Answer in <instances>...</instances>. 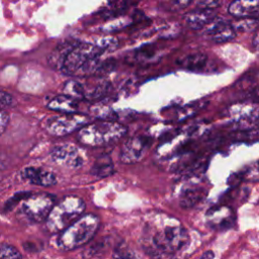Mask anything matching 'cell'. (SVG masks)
I'll return each mask as SVG.
<instances>
[{
	"instance_id": "cell-24",
	"label": "cell",
	"mask_w": 259,
	"mask_h": 259,
	"mask_svg": "<svg viewBox=\"0 0 259 259\" xmlns=\"http://www.w3.org/2000/svg\"><path fill=\"white\" fill-rule=\"evenodd\" d=\"M195 2V5L198 8H203V9H214L217 8L221 0H193Z\"/></svg>"
},
{
	"instance_id": "cell-17",
	"label": "cell",
	"mask_w": 259,
	"mask_h": 259,
	"mask_svg": "<svg viewBox=\"0 0 259 259\" xmlns=\"http://www.w3.org/2000/svg\"><path fill=\"white\" fill-rule=\"evenodd\" d=\"M207 62V56L202 52H195L187 55L181 61V66L187 70L198 72L202 71Z\"/></svg>"
},
{
	"instance_id": "cell-22",
	"label": "cell",
	"mask_w": 259,
	"mask_h": 259,
	"mask_svg": "<svg viewBox=\"0 0 259 259\" xmlns=\"http://www.w3.org/2000/svg\"><path fill=\"white\" fill-rule=\"evenodd\" d=\"M259 25L258 18H242L235 26L234 28L239 31L248 32L254 30Z\"/></svg>"
},
{
	"instance_id": "cell-31",
	"label": "cell",
	"mask_w": 259,
	"mask_h": 259,
	"mask_svg": "<svg viewBox=\"0 0 259 259\" xmlns=\"http://www.w3.org/2000/svg\"><path fill=\"white\" fill-rule=\"evenodd\" d=\"M253 46H254V49L257 53H259V32H257L254 36V39H253Z\"/></svg>"
},
{
	"instance_id": "cell-19",
	"label": "cell",
	"mask_w": 259,
	"mask_h": 259,
	"mask_svg": "<svg viewBox=\"0 0 259 259\" xmlns=\"http://www.w3.org/2000/svg\"><path fill=\"white\" fill-rule=\"evenodd\" d=\"M235 180L237 182H239L241 180H247V181H257V180H259V162H256L253 165H251L249 167H246L244 170H242L239 173L233 174L230 177L229 181L234 182Z\"/></svg>"
},
{
	"instance_id": "cell-13",
	"label": "cell",
	"mask_w": 259,
	"mask_h": 259,
	"mask_svg": "<svg viewBox=\"0 0 259 259\" xmlns=\"http://www.w3.org/2000/svg\"><path fill=\"white\" fill-rule=\"evenodd\" d=\"M215 19L214 9L197 8L189 12L185 17L186 24L192 29H201Z\"/></svg>"
},
{
	"instance_id": "cell-20",
	"label": "cell",
	"mask_w": 259,
	"mask_h": 259,
	"mask_svg": "<svg viewBox=\"0 0 259 259\" xmlns=\"http://www.w3.org/2000/svg\"><path fill=\"white\" fill-rule=\"evenodd\" d=\"M64 92L66 95L71 96L75 99L78 98H84V88L83 84H81L78 81L71 80L67 82L64 86Z\"/></svg>"
},
{
	"instance_id": "cell-5",
	"label": "cell",
	"mask_w": 259,
	"mask_h": 259,
	"mask_svg": "<svg viewBox=\"0 0 259 259\" xmlns=\"http://www.w3.org/2000/svg\"><path fill=\"white\" fill-rule=\"evenodd\" d=\"M189 241L187 231L176 225H168L161 230L155 232L151 238V244L149 247L150 252L153 255L169 254L181 250Z\"/></svg>"
},
{
	"instance_id": "cell-3",
	"label": "cell",
	"mask_w": 259,
	"mask_h": 259,
	"mask_svg": "<svg viewBox=\"0 0 259 259\" xmlns=\"http://www.w3.org/2000/svg\"><path fill=\"white\" fill-rule=\"evenodd\" d=\"M99 219L93 213L81 215L68 228L62 231L59 245L64 250H73L87 244L96 234Z\"/></svg>"
},
{
	"instance_id": "cell-2",
	"label": "cell",
	"mask_w": 259,
	"mask_h": 259,
	"mask_svg": "<svg viewBox=\"0 0 259 259\" xmlns=\"http://www.w3.org/2000/svg\"><path fill=\"white\" fill-rule=\"evenodd\" d=\"M126 128L113 120H98L83 125L77 134V140L89 147H102L111 145L120 140Z\"/></svg>"
},
{
	"instance_id": "cell-27",
	"label": "cell",
	"mask_w": 259,
	"mask_h": 259,
	"mask_svg": "<svg viewBox=\"0 0 259 259\" xmlns=\"http://www.w3.org/2000/svg\"><path fill=\"white\" fill-rule=\"evenodd\" d=\"M8 120H9V117H8L7 113L4 110L0 109V136L5 131V128L8 124Z\"/></svg>"
},
{
	"instance_id": "cell-16",
	"label": "cell",
	"mask_w": 259,
	"mask_h": 259,
	"mask_svg": "<svg viewBox=\"0 0 259 259\" xmlns=\"http://www.w3.org/2000/svg\"><path fill=\"white\" fill-rule=\"evenodd\" d=\"M207 194V191L203 188H188L185 189L180 197V205L184 208L193 207L199 203Z\"/></svg>"
},
{
	"instance_id": "cell-12",
	"label": "cell",
	"mask_w": 259,
	"mask_h": 259,
	"mask_svg": "<svg viewBox=\"0 0 259 259\" xmlns=\"http://www.w3.org/2000/svg\"><path fill=\"white\" fill-rule=\"evenodd\" d=\"M231 15L242 18L259 17V0H235L228 8Z\"/></svg>"
},
{
	"instance_id": "cell-28",
	"label": "cell",
	"mask_w": 259,
	"mask_h": 259,
	"mask_svg": "<svg viewBox=\"0 0 259 259\" xmlns=\"http://www.w3.org/2000/svg\"><path fill=\"white\" fill-rule=\"evenodd\" d=\"M139 53L141 56H143V58H152L154 56V49L152 48V46L147 45L142 47L139 50Z\"/></svg>"
},
{
	"instance_id": "cell-6",
	"label": "cell",
	"mask_w": 259,
	"mask_h": 259,
	"mask_svg": "<svg viewBox=\"0 0 259 259\" xmlns=\"http://www.w3.org/2000/svg\"><path fill=\"white\" fill-rule=\"evenodd\" d=\"M55 203L56 197L50 193H30L22 201L21 209L29 221L39 223L46 221Z\"/></svg>"
},
{
	"instance_id": "cell-26",
	"label": "cell",
	"mask_w": 259,
	"mask_h": 259,
	"mask_svg": "<svg viewBox=\"0 0 259 259\" xmlns=\"http://www.w3.org/2000/svg\"><path fill=\"white\" fill-rule=\"evenodd\" d=\"M14 100L12 95H10L8 92L0 90V109L9 107L13 104Z\"/></svg>"
},
{
	"instance_id": "cell-30",
	"label": "cell",
	"mask_w": 259,
	"mask_h": 259,
	"mask_svg": "<svg viewBox=\"0 0 259 259\" xmlns=\"http://www.w3.org/2000/svg\"><path fill=\"white\" fill-rule=\"evenodd\" d=\"M199 259H214V254L212 251L208 250V251H205L200 257Z\"/></svg>"
},
{
	"instance_id": "cell-4",
	"label": "cell",
	"mask_w": 259,
	"mask_h": 259,
	"mask_svg": "<svg viewBox=\"0 0 259 259\" xmlns=\"http://www.w3.org/2000/svg\"><path fill=\"white\" fill-rule=\"evenodd\" d=\"M85 209L84 200L75 195L64 197L58 203H55L48 218L47 227L51 232H62L78 220Z\"/></svg>"
},
{
	"instance_id": "cell-18",
	"label": "cell",
	"mask_w": 259,
	"mask_h": 259,
	"mask_svg": "<svg viewBox=\"0 0 259 259\" xmlns=\"http://www.w3.org/2000/svg\"><path fill=\"white\" fill-rule=\"evenodd\" d=\"M114 171V167H113V163L110 159L109 156L107 155H102L100 157H98L91 169V173L99 178H103V177H107L109 175H111Z\"/></svg>"
},
{
	"instance_id": "cell-21",
	"label": "cell",
	"mask_w": 259,
	"mask_h": 259,
	"mask_svg": "<svg viewBox=\"0 0 259 259\" xmlns=\"http://www.w3.org/2000/svg\"><path fill=\"white\" fill-rule=\"evenodd\" d=\"M0 259H22V255L14 246L3 244L0 246Z\"/></svg>"
},
{
	"instance_id": "cell-23",
	"label": "cell",
	"mask_w": 259,
	"mask_h": 259,
	"mask_svg": "<svg viewBox=\"0 0 259 259\" xmlns=\"http://www.w3.org/2000/svg\"><path fill=\"white\" fill-rule=\"evenodd\" d=\"M31 192L29 191H19L15 194H13L5 203L4 205V209L7 210H11L17 203H19L20 201H23L27 196L30 195Z\"/></svg>"
},
{
	"instance_id": "cell-8",
	"label": "cell",
	"mask_w": 259,
	"mask_h": 259,
	"mask_svg": "<svg viewBox=\"0 0 259 259\" xmlns=\"http://www.w3.org/2000/svg\"><path fill=\"white\" fill-rule=\"evenodd\" d=\"M50 157L55 164L61 167L77 169L83 165V157L79 149L72 144L55 146L50 153Z\"/></svg>"
},
{
	"instance_id": "cell-7",
	"label": "cell",
	"mask_w": 259,
	"mask_h": 259,
	"mask_svg": "<svg viewBox=\"0 0 259 259\" xmlns=\"http://www.w3.org/2000/svg\"><path fill=\"white\" fill-rule=\"evenodd\" d=\"M86 123H88V118L86 115L77 112L62 113L60 115L48 118L45 127L50 135L62 137L77 130L79 131Z\"/></svg>"
},
{
	"instance_id": "cell-14",
	"label": "cell",
	"mask_w": 259,
	"mask_h": 259,
	"mask_svg": "<svg viewBox=\"0 0 259 259\" xmlns=\"http://www.w3.org/2000/svg\"><path fill=\"white\" fill-rule=\"evenodd\" d=\"M78 40L75 39H65L61 41L50 54L48 58V62L51 67L55 69L61 70L63 63L68 56V54L71 52V50L78 44Z\"/></svg>"
},
{
	"instance_id": "cell-1",
	"label": "cell",
	"mask_w": 259,
	"mask_h": 259,
	"mask_svg": "<svg viewBox=\"0 0 259 259\" xmlns=\"http://www.w3.org/2000/svg\"><path fill=\"white\" fill-rule=\"evenodd\" d=\"M103 51L95 44L79 41L66 57L61 71L66 75L90 74L97 71Z\"/></svg>"
},
{
	"instance_id": "cell-10",
	"label": "cell",
	"mask_w": 259,
	"mask_h": 259,
	"mask_svg": "<svg viewBox=\"0 0 259 259\" xmlns=\"http://www.w3.org/2000/svg\"><path fill=\"white\" fill-rule=\"evenodd\" d=\"M205 35L214 42H225L236 37L237 31L233 25L222 19H213L205 26Z\"/></svg>"
},
{
	"instance_id": "cell-29",
	"label": "cell",
	"mask_w": 259,
	"mask_h": 259,
	"mask_svg": "<svg viewBox=\"0 0 259 259\" xmlns=\"http://www.w3.org/2000/svg\"><path fill=\"white\" fill-rule=\"evenodd\" d=\"M170 1L172 4H174L175 6L179 7V8H184L186 6H188L190 4V2H192L193 0H168Z\"/></svg>"
},
{
	"instance_id": "cell-15",
	"label": "cell",
	"mask_w": 259,
	"mask_h": 259,
	"mask_svg": "<svg viewBox=\"0 0 259 259\" xmlns=\"http://www.w3.org/2000/svg\"><path fill=\"white\" fill-rule=\"evenodd\" d=\"M48 108L62 113H74L77 112L78 103L77 99L64 94L51 99L48 103Z\"/></svg>"
},
{
	"instance_id": "cell-11",
	"label": "cell",
	"mask_w": 259,
	"mask_h": 259,
	"mask_svg": "<svg viewBox=\"0 0 259 259\" xmlns=\"http://www.w3.org/2000/svg\"><path fill=\"white\" fill-rule=\"evenodd\" d=\"M22 177L31 184L49 187L57 183V177L49 170L39 167H26L22 170Z\"/></svg>"
},
{
	"instance_id": "cell-25",
	"label": "cell",
	"mask_w": 259,
	"mask_h": 259,
	"mask_svg": "<svg viewBox=\"0 0 259 259\" xmlns=\"http://www.w3.org/2000/svg\"><path fill=\"white\" fill-rule=\"evenodd\" d=\"M106 246H107V243L105 240L103 241H100V242H97L95 244H93L88 250H87V254L88 256H94L98 253H101L103 252L105 249H106Z\"/></svg>"
},
{
	"instance_id": "cell-9",
	"label": "cell",
	"mask_w": 259,
	"mask_h": 259,
	"mask_svg": "<svg viewBox=\"0 0 259 259\" xmlns=\"http://www.w3.org/2000/svg\"><path fill=\"white\" fill-rule=\"evenodd\" d=\"M152 144V139L145 136H137L127 139L120 151V161L132 164L140 161Z\"/></svg>"
}]
</instances>
